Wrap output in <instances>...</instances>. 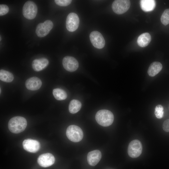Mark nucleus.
Returning a JSON list of instances; mask_svg holds the SVG:
<instances>
[{
    "label": "nucleus",
    "instance_id": "1",
    "mask_svg": "<svg viewBox=\"0 0 169 169\" xmlns=\"http://www.w3.org/2000/svg\"><path fill=\"white\" fill-rule=\"evenodd\" d=\"M27 125V121L24 117L17 116L11 118L8 123V128L12 133L18 134L24 130Z\"/></svg>",
    "mask_w": 169,
    "mask_h": 169
},
{
    "label": "nucleus",
    "instance_id": "2",
    "mask_svg": "<svg viewBox=\"0 0 169 169\" xmlns=\"http://www.w3.org/2000/svg\"><path fill=\"white\" fill-rule=\"evenodd\" d=\"M95 119L100 125L106 127L112 124L114 120V116L110 111L107 110H101L96 113Z\"/></svg>",
    "mask_w": 169,
    "mask_h": 169
},
{
    "label": "nucleus",
    "instance_id": "3",
    "mask_svg": "<svg viewBox=\"0 0 169 169\" xmlns=\"http://www.w3.org/2000/svg\"><path fill=\"white\" fill-rule=\"evenodd\" d=\"M66 135L69 140L75 142L81 141L83 137V133L82 129L75 125H71L68 127Z\"/></svg>",
    "mask_w": 169,
    "mask_h": 169
},
{
    "label": "nucleus",
    "instance_id": "4",
    "mask_svg": "<svg viewBox=\"0 0 169 169\" xmlns=\"http://www.w3.org/2000/svg\"><path fill=\"white\" fill-rule=\"evenodd\" d=\"M38 11L37 7L33 1H28L24 4L23 8L24 17L28 19H32L36 17Z\"/></svg>",
    "mask_w": 169,
    "mask_h": 169
},
{
    "label": "nucleus",
    "instance_id": "5",
    "mask_svg": "<svg viewBox=\"0 0 169 169\" xmlns=\"http://www.w3.org/2000/svg\"><path fill=\"white\" fill-rule=\"evenodd\" d=\"M142 146L141 142L138 140H134L129 143L128 148V153L131 157L135 158L141 154Z\"/></svg>",
    "mask_w": 169,
    "mask_h": 169
},
{
    "label": "nucleus",
    "instance_id": "6",
    "mask_svg": "<svg viewBox=\"0 0 169 169\" xmlns=\"http://www.w3.org/2000/svg\"><path fill=\"white\" fill-rule=\"evenodd\" d=\"M130 1L127 0H116L112 5L113 11L116 14H121L126 12L130 8Z\"/></svg>",
    "mask_w": 169,
    "mask_h": 169
},
{
    "label": "nucleus",
    "instance_id": "7",
    "mask_svg": "<svg viewBox=\"0 0 169 169\" xmlns=\"http://www.w3.org/2000/svg\"><path fill=\"white\" fill-rule=\"evenodd\" d=\"M53 27V23L50 20H48L43 23H40L37 26L36 33L39 37H43L46 36Z\"/></svg>",
    "mask_w": 169,
    "mask_h": 169
},
{
    "label": "nucleus",
    "instance_id": "8",
    "mask_svg": "<svg viewBox=\"0 0 169 169\" xmlns=\"http://www.w3.org/2000/svg\"><path fill=\"white\" fill-rule=\"evenodd\" d=\"M79 23V20L78 15L75 13H71L68 15L66 18V28L69 32H74L78 28Z\"/></svg>",
    "mask_w": 169,
    "mask_h": 169
},
{
    "label": "nucleus",
    "instance_id": "9",
    "mask_svg": "<svg viewBox=\"0 0 169 169\" xmlns=\"http://www.w3.org/2000/svg\"><path fill=\"white\" fill-rule=\"evenodd\" d=\"M90 38L92 44L95 48L101 49L104 47L105 41L102 35L99 32H92L90 35Z\"/></svg>",
    "mask_w": 169,
    "mask_h": 169
},
{
    "label": "nucleus",
    "instance_id": "10",
    "mask_svg": "<svg viewBox=\"0 0 169 169\" xmlns=\"http://www.w3.org/2000/svg\"><path fill=\"white\" fill-rule=\"evenodd\" d=\"M62 64L64 68L66 70L69 72L76 71L79 67V63L74 57L66 56L63 59Z\"/></svg>",
    "mask_w": 169,
    "mask_h": 169
},
{
    "label": "nucleus",
    "instance_id": "11",
    "mask_svg": "<svg viewBox=\"0 0 169 169\" xmlns=\"http://www.w3.org/2000/svg\"><path fill=\"white\" fill-rule=\"evenodd\" d=\"M54 156L51 153H47L40 155L37 159L38 164L41 166L47 167L52 166L55 162Z\"/></svg>",
    "mask_w": 169,
    "mask_h": 169
},
{
    "label": "nucleus",
    "instance_id": "12",
    "mask_svg": "<svg viewBox=\"0 0 169 169\" xmlns=\"http://www.w3.org/2000/svg\"><path fill=\"white\" fill-rule=\"evenodd\" d=\"M23 149L26 151L32 153L38 151L40 147L39 142L37 141L31 139H25L23 142Z\"/></svg>",
    "mask_w": 169,
    "mask_h": 169
},
{
    "label": "nucleus",
    "instance_id": "13",
    "mask_svg": "<svg viewBox=\"0 0 169 169\" xmlns=\"http://www.w3.org/2000/svg\"><path fill=\"white\" fill-rule=\"evenodd\" d=\"M26 88L31 90H36L41 87L42 82L40 79L36 77H33L28 79L25 82Z\"/></svg>",
    "mask_w": 169,
    "mask_h": 169
},
{
    "label": "nucleus",
    "instance_id": "14",
    "mask_svg": "<svg viewBox=\"0 0 169 169\" xmlns=\"http://www.w3.org/2000/svg\"><path fill=\"white\" fill-rule=\"evenodd\" d=\"M101 158V153L99 150H95L88 153L87 160L89 164L92 166L97 165Z\"/></svg>",
    "mask_w": 169,
    "mask_h": 169
},
{
    "label": "nucleus",
    "instance_id": "15",
    "mask_svg": "<svg viewBox=\"0 0 169 169\" xmlns=\"http://www.w3.org/2000/svg\"><path fill=\"white\" fill-rule=\"evenodd\" d=\"M49 64V61L47 59L42 58L33 60L32 65L34 70L36 71H39L45 68Z\"/></svg>",
    "mask_w": 169,
    "mask_h": 169
},
{
    "label": "nucleus",
    "instance_id": "16",
    "mask_svg": "<svg viewBox=\"0 0 169 169\" xmlns=\"http://www.w3.org/2000/svg\"><path fill=\"white\" fill-rule=\"evenodd\" d=\"M140 5L142 10L145 12L153 11L155 8L156 1L154 0H141L140 1Z\"/></svg>",
    "mask_w": 169,
    "mask_h": 169
},
{
    "label": "nucleus",
    "instance_id": "17",
    "mask_svg": "<svg viewBox=\"0 0 169 169\" xmlns=\"http://www.w3.org/2000/svg\"><path fill=\"white\" fill-rule=\"evenodd\" d=\"M162 64L158 62H154L149 66L147 72L149 75L153 77L157 74L162 69Z\"/></svg>",
    "mask_w": 169,
    "mask_h": 169
},
{
    "label": "nucleus",
    "instance_id": "18",
    "mask_svg": "<svg viewBox=\"0 0 169 169\" xmlns=\"http://www.w3.org/2000/svg\"><path fill=\"white\" fill-rule=\"evenodd\" d=\"M151 39L150 34L148 33L141 34L138 38L137 43L138 45L141 47H144L147 46Z\"/></svg>",
    "mask_w": 169,
    "mask_h": 169
},
{
    "label": "nucleus",
    "instance_id": "19",
    "mask_svg": "<svg viewBox=\"0 0 169 169\" xmlns=\"http://www.w3.org/2000/svg\"><path fill=\"white\" fill-rule=\"evenodd\" d=\"M81 105V104L79 101L73 100L70 101L69 105V111L72 114L76 113L80 110Z\"/></svg>",
    "mask_w": 169,
    "mask_h": 169
},
{
    "label": "nucleus",
    "instance_id": "20",
    "mask_svg": "<svg viewBox=\"0 0 169 169\" xmlns=\"http://www.w3.org/2000/svg\"><path fill=\"white\" fill-rule=\"evenodd\" d=\"M14 79L13 74L10 72L4 69L0 70V79L6 82H10L13 81Z\"/></svg>",
    "mask_w": 169,
    "mask_h": 169
},
{
    "label": "nucleus",
    "instance_id": "21",
    "mask_svg": "<svg viewBox=\"0 0 169 169\" xmlns=\"http://www.w3.org/2000/svg\"><path fill=\"white\" fill-rule=\"evenodd\" d=\"M53 93L55 99L59 100L65 99L67 96L66 92L63 89L60 88L54 89L53 91Z\"/></svg>",
    "mask_w": 169,
    "mask_h": 169
},
{
    "label": "nucleus",
    "instance_id": "22",
    "mask_svg": "<svg viewBox=\"0 0 169 169\" xmlns=\"http://www.w3.org/2000/svg\"><path fill=\"white\" fill-rule=\"evenodd\" d=\"M161 21L164 25L169 24V9H167L164 11L161 16Z\"/></svg>",
    "mask_w": 169,
    "mask_h": 169
},
{
    "label": "nucleus",
    "instance_id": "23",
    "mask_svg": "<svg viewBox=\"0 0 169 169\" xmlns=\"http://www.w3.org/2000/svg\"><path fill=\"white\" fill-rule=\"evenodd\" d=\"M163 107L161 105H157L155 109V114L157 118L159 119L162 118L163 116Z\"/></svg>",
    "mask_w": 169,
    "mask_h": 169
},
{
    "label": "nucleus",
    "instance_id": "24",
    "mask_svg": "<svg viewBox=\"0 0 169 169\" xmlns=\"http://www.w3.org/2000/svg\"><path fill=\"white\" fill-rule=\"evenodd\" d=\"M56 4L61 6H66L69 5L72 1L71 0H55Z\"/></svg>",
    "mask_w": 169,
    "mask_h": 169
},
{
    "label": "nucleus",
    "instance_id": "25",
    "mask_svg": "<svg viewBox=\"0 0 169 169\" xmlns=\"http://www.w3.org/2000/svg\"><path fill=\"white\" fill-rule=\"evenodd\" d=\"M9 10L8 7L5 4L0 5V15L3 16L7 13Z\"/></svg>",
    "mask_w": 169,
    "mask_h": 169
},
{
    "label": "nucleus",
    "instance_id": "26",
    "mask_svg": "<svg viewBox=\"0 0 169 169\" xmlns=\"http://www.w3.org/2000/svg\"><path fill=\"white\" fill-rule=\"evenodd\" d=\"M162 128L165 132H169V119H167L164 121L163 124Z\"/></svg>",
    "mask_w": 169,
    "mask_h": 169
},
{
    "label": "nucleus",
    "instance_id": "27",
    "mask_svg": "<svg viewBox=\"0 0 169 169\" xmlns=\"http://www.w3.org/2000/svg\"><path fill=\"white\" fill-rule=\"evenodd\" d=\"M1 36H0V41L1 40Z\"/></svg>",
    "mask_w": 169,
    "mask_h": 169
},
{
    "label": "nucleus",
    "instance_id": "28",
    "mask_svg": "<svg viewBox=\"0 0 169 169\" xmlns=\"http://www.w3.org/2000/svg\"><path fill=\"white\" fill-rule=\"evenodd\" d=\"M0 93H1V89H0Z\"/></svg>",
    "mask_w": 169,
    "mask_h": 169
}]
</instances>
